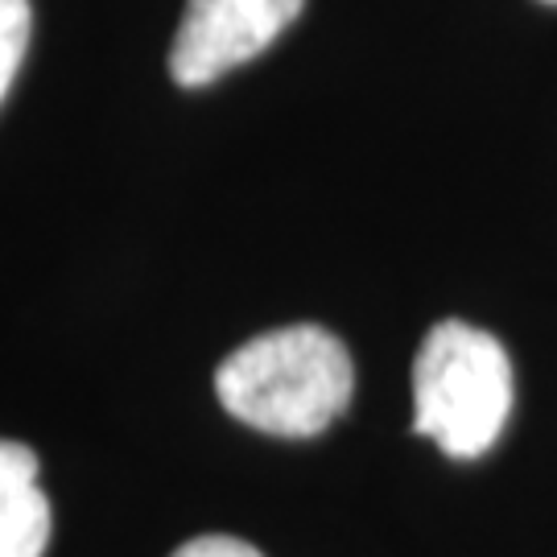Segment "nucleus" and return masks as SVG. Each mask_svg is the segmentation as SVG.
<instances>
[{"label":"nucleus","instance_id":"obj_1","mask_svg":"<svg viewBox=\"0 0 557 557\" xmlns=\"http://www.w3.org/2000/svg\"><path fill=\"white\" fill-rule=\"evenodd\" d=\"M215 393L236 421L273 438H314L347 409L356 368L326 326L298 322L248 338L215 372Z\"/></svg>","mask_w":557,"mask_h":557},{"label":"nucleus","instance_id":"obj_2","mask_svg":"<svg viewBox=\"0 0 557 557\" xmlns=\"http://www.w3.org/2000/svg\"><path fill=\"white\" fill-rule=\"evenodd\" d=\"M512 413V363L487 331L438 322L413 363V430L442 455L479 458Z\"/></svg>","mask_w":557,"mask_h":557},{"label":"nucleus","instance_id":"obj_3","mask_svg":"<svg viewBox=\"0 0 557 557\" xmlns=\"http://www.w3.org/2000/svg\"><path fill=\"white\" fill-rule=\"evenodd\" d=\"M301 0H186L170 46L178 87H207L257 59L294 25Z\"/></svg>","mask_w":557,"mask_h":557},{"label":"nucleus","instance_id":"obj_4","mask_svg":"<svg viewBox=\"0 0 557 557\" xmlns=\"http://www.w3.org/2000/svg\"><path fill=\"white\" fill-rule=\"evenodd\" d=\"M54 529L50 499L38 487V455L0 438V557H41Z\"/></svg>","mask_w":557,"mask_h":557},{"label":"nucleus","instance_id":"obj_5","mask_svg":"<svg viewBox=\"0 0 557 557\" xmlns=\"http://www.w3.org/2000/svg\"><path fill=\"white\" fill-rule=\"evenodd\" d=\"M29 46V0H0V100L17 79Z\"/></svg>","mask_w":557,"mask_h":557},{"label":"nucleus","instance_id":"obj_6","mask_svg":"<svg viewBox=\"0 0 557 557\" xmlns=\"http://www.w3.org/2000/svg\"><path fill=\"white\" fill-rule=\"evenodd\" d=\"M170 557H260V549L239 537H195L178 545Z\"/></svg>","mask_w":557,"mask_h":557},{"label":"nucleus","instance_id":"obj_7","mask_svg":"<svg viewBox=\"0 0 557 557\" xmlns=\"http://www.w3.org/2000/svg\"><path fill=\"white\" fill-rule=\"evenodd\" d=\"M545 4H557V0H545Z\"/></svg>","mask_w":557,"mask_h":557}]
</instances>
